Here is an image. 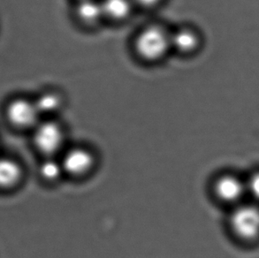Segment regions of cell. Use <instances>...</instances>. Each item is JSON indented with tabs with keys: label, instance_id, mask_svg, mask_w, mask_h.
<instances>
[{
	"label": "cell",
	"instance_id": "obj_1",
	"mask_svg": "<svg viewBox=\"0 0 259 258\" xmlns=\"http://www.w3.org/2000/svg\"><path fill=\"white\" fill-rule=\"evenodd\" d=\"M133 48L137 57L145 62L160 61L172 51L171 31L161 25H147L134 38Z\"/></svg>",
	"mask_w": 259,
	"mask_h": 258
},
{
	"label": "cell",
	"instance_id": "obj_2",
	"mask_svg": "<svg viewBox=\"0 0 259 258\" xmlns=\"http://www.w3.org/2000/svg\"><path fill=\"white\" fill-rule=\"evenodd\" d=\"M233 233L243 241H254L259 237V207L254 204L239 206L230 216Z\"/></svg>",
	"mask_w": 259,
	"mask_h": 258
},
{
	"label": "cell",
	"instance_id": "obj_3",
	"mask_svg": "<svg viewBox=\"0 0 259 258\" xmlns=\"http://www.w3.org/2000/svg\"><path fill=\"white\" fill-rule=\"evenodd\" d=\"M33 140L40 152L46 157H53L63 146L65 132L59 123L47 119L35 126Z\"/></svg>",
	"mask_w": 259,
	"mask_h": 258
},
{
	"label": "cell",
	"instance_id": "obj_4",
	"mask_svg": "<svg viewBox=\"0 0 259 258\" xmlns=\"http://www.w3.org/2000/svg\"><path fill=\"white\" fill-rule=\"evenodd\" d=\"M40 113L34 101L27 99H15L7 108V117L14 126L19 127H35L39 123Z\"/></svg>",
	"mask_w": 259,
	"mask_h": 258
},
{
	"label": "cell",
	"instance_id": "obj_5",
	"mask_svg": "<svg viewBox=\"0 0 259 258\" xmlns=\"http://www.w3.org/2000/svg\"><path fill=\"white\" fill-rule=\"evenodd\" d=\"M64 173L73 176L87 174L94 164V157L84 148H73L67 151L61 159Z\"/></svg>",
	"mask_w": 259,
	"mask_h": 258
},
{
	"label": "cell",
	"instance_id": "obj_6",
	"mask_svg": "<svg viewBox=\"0 0 259 258\" xmlns=\"http://www.w3.org/2000/svg\"><path fill=\"white\" fill-rule=\"evenodd\" d=\"M246 192V183L234 175L221 176L214 183V193L222 202H238Z\"/></svg>",
	"mask_w": 259,
	"mask_h": 258
},
{
	"label": "cell",
	"instance_id": "obj_7",
	"mask_svg": "<svg viewBox=\"0 0 259 258\" xmlns=\"http://www.w3.org/2000/svg\"><path fill=\"white\" fill-rule=\"evenodd\" d=\"M198 33L194 28L182 26L171 31V48L182 55H189L197 51L200 46Z\"/></svg>",
	"mask_w": 259,
	"mask_h": 258
},
{
	"label": "cell",
	"instance_id": "obj_8",
	"mask_svg": "<svg viewBox=\"0 0 259 258\" xmlns=\"http://www.w3.org/2000/svg\"><path fill=\"white\" fill-rule=\"evenodd\" d=\"M74 12L79 22L88 27H93L105 20L101 0H77Z\"/></svg>",
	"mask_w": 259,
	"mask_h": 258
},
{
	"label": "cell",
	"instance_id": "obj_9",
	"mask_svg": "<svg viewBox=\"0 0 259 258\" xmlns=\"http://www.w3.org/2000/svg\"><path fill=\"white\" fill-rule=\"evenodd\" d=\"M105 19L121 22L131 16L136 5L133 0H101Z\"/></svg>",
	"mask_w": 259,
	"mask_h": 258
},
{
	"label": "cell",
	"instance_id": "obj_10",
	"mask_svg": "<svg viewBox=\"0 0 259 258\" xmlns=\"http://www.w3.org/2000/svg\"><path fill=\"white\" fill-rule=\"evenodd\" d=\"M40 115H52L64 105V98L59 91H46L34 100Z\"/></svg>",
	"mask_w": 259,
	"mask_h": 258
},
{
	"label": "cell",
	"instance_id": "obj_11",
	"mask_svg": "<svg viewBox=\"0 0 259 258\" xmlns=\"http://www.w3.org/2000/svg\"><path fill=\"white\" fill-rule=\"evenodd\" d=\"M22 175L20 164L10 158H0V188H11L20 182Z\"/></svg>",
	"mask_w": 259,
	"mask_h": 258
},
{
	"label": "cell",
	"instance_id": "obj_12",
	"mask_svg": "<svg viewBox=\"0 0 259 258\" xmlns=\"http://www.w3.org/2000/svg\"><path fill=\"white\" fill-rule=\"evenodd\" d=\"M39 173L41 177L48 182L58 181L65 174L61 161L55 159L53 157H47L42 161L39 167Z\"/></svg>",
	"mask_w": 259,
	"mask_h": 258
},
{
	"label": "cell",
	"instance_id": "obj_13",
	"mask_svg": "<svg viewBox=\"0 0 259 258\" xmlns=\"http://www.w3.org/2000/svg\"><path fill=\"white\" fill-rule=\"evenodd\" d=\"M246 191L259 201V171L253 174L246 182Z\"/></svg>",
	"mask_w": 259,
	"mask_h": 258
},
{
	"label": "cell",
	"instance_id": "obj_14",
	"mask_svg": "<svg viewBox=\"0 0 259 258\" xmlns=\"http://www.w3.org/2000/svg\"><path fill=\"white\" fill-rule=\"evenodd\" d=\"M136 7H143V8H153L158 7V5L164 1V0H133Z\"/></svg>",
	"mask_w": 259,
	"mask_h": 258
}]
</instances>
